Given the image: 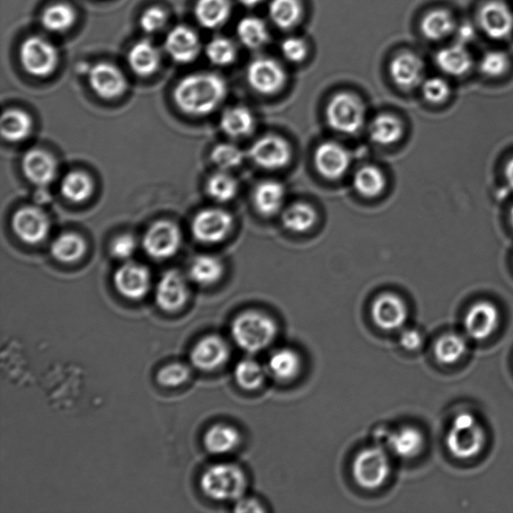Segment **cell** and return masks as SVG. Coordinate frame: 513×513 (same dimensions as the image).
<instances>
[{"label":"cell","mask_w":513,"mask_h":513,"mask_svg":"<svg viewBox=\"0 0 513 513\" xmlns=\"http://www.w3.org/2000/svg\"><path fill=\"white\" fill-rule=\"evenodd\" d=\"M228 86L216 73H194L182 77L173 91L178 108L190 116L211 114L227 97Z\"/></svg>","instance_id":"1"},{"label":"cell","mask_w":513,"mask_h":513,"mask_svg":"<svg viewBox=\"0 0 513 513\" xmlns=\"http://www.w3.org/2000/svg\"><path fill=\"white\" fill-rule=\"evenodd\" d=\"M231 335L240 349L256 354L266 350L275 341L278 325L263 312L245 311L233 320Z\"/></svg>","instance_id":"2"},{"label":"cell","mask_w":513,"mask_h":513,"mask_svg":"<svg viewBox=\"0 0 513 513\" xmlns=\"http://www.w3.org/2000/svg\"><path fill=\"white\" fill-rule=\"evenodd\" d=\"M199 488L208 499L217 501H238L248 488L244 471L234 464H217L208 467L199 480Z\"/></svg>","instance_id":"3"},{"label":"cell","mask_w":513,"mask_h":513,"mask_svg":"<svg viewBox=\"0 0 513 513\" xmlns=\"http://www.w3.org/2000/svg\"><path fill=\"white\" fill-rule=\"evenodd\" d=\"M482 425L471 412H460L452 420L446 443L452 456L472 459L480 456L485 445Z\"/></svg>","instance_id":"4"},{"label":"cell","mask_w":513,"mask_h":513,"mask_svg":"<svg viewBox=\"0 0 513 513\" xmlns=\"http://www.w3.org/2000/svg\"><path fill=\"white\" fill-rule=\"evenodd\" d=\"M391 468L386 450L380 446H374L362 449L355 456L352 475L361 489L376 491L388 481Z\"/></svg>","instance_id":"5"},{"label":"cell","mask_w":513,"mask_h":513,"mask_svg":"<svg viewBox=\"0 0 513 513\" xmlns=\"http://www.w3.org/2000/svg\"><path fill=\"white\" fill-rule=\"evenodd\" d=\"M365 116L367 111L362 101L351 93H336L326 108V118L330 128L345 135L360 132L367 119Z\"/></svg>","instance_id":"6"},{"label":"cell","mask_w":513,"mask_h":513,"mask_svg":"<svg viewBox=\"0 0 513 513\" xmlns=\"http://www.w3.org/2000/svg\"><path fill=\"white\" fill-rule=\"evenodd\" d=\"M21 64L26 73L36 77H48L56 72L59 62L57 48L41 36H31L20 48Z\"/></svg>","instance_id":"7"},{"label":"cell","mask_w":513,"mask_h":513,"mask_svg":"<svg viewBox=\"0 0 513 513\" xmlns=\"http://www.w3.org/2000/svg\"><path fill=\"white\" fill-rule=\"evenodd\" d=\"M181 233L175 223L163 220L152 224L143 238V248L155 260H166L178 253Z\"/></svg>","instance_id":"8"},{"label":"cell","mask_w":513,"mask_h":513,"mask_svg":"<svg viewBox=\"0 0 513 513\" xmlns=\"http://www.w3.org/2000/svg\"><path fill=\"white\" fill-rule=\"evenodd\" d=\"M246 76L251 89L263 95L279 93L287 83L284 66L271 57H258L252 60Z\"/></svg>","instance_id":"9"},{"label":"cell","mask_w":513,"mask_h":513,"mask_svg":"<svg viewBox=\"0 0 513 513\" xmlns=\"http://www.w3.org/2000/svg\"><path fill=\"white\" fill-rule=\"evenodd\" d=\"M234 227L233 216L219 208H204L192 222L193 236L206 244H215L227 238Z\"/></svg>","instance_id":"10"},{"label":"cell","mask_w":513,"mask_h":513,"mask_svg":"<svg viewBox=\"0 0 513 513\" xmlns=\"http://www.w3.org/2000/svg\"><path fill=\"white\" fill-rule=\"evenodd\" d=\"M291 155L288 142L276 135L259 137L249 149L251 161L265 170L283 169L290 163Z\"/></svg>","instance_id":"11"},{"label":"cell","mask_w":513,"mask_h":513,"mask_svg":"<svg viewBox=\"0 0 513 513\" xmlns=\"http://www.w3.org/2000/svg\"><path fill=\"white\" fill-rule=\"evenodd\" d=\"M477 22L485 36L492 40H506L513 33V13L500 0H490L477 13Z\"/></svg>","instance_id":"12"},{"label":"cell","mask_w":513,"mask_h":513,"mask_svg":"<svg viewBox=\"0 0 513 513\" xmlns=\"http://www.w3.org/2000/svg\"><path fill=\"white\" fill-rule=\"evenodd\" d=\"M12 227L16 236L26 244L36 245L48 237L50 222L40 208L26 206L15 212Z\"/></svg>","instance_id":"13"},{"label":"cell","mask_w":513,"mask_h":513,"mask_svg":"<svg viewBox=\"0 0 513 513\" xmlns=\"http://www.w3.org/2000/svg\"><path fill=\"white\" fill-rule=\"evenodd\" d=\"M164 49L173 62L187 65L195 62L201 54L202 41L194 29L178 25L168 32Z\"/></svg>","instance_id":"14"},{"label":"cell","mask_w":513,"mask_h":513,"mask_svg":"<svg viewBox=\"0 0 513 513\" xmlns=\"http://www.w3.org/2000/svg\"><path fill=\"white\" fill-rule=\"evenodd\" d=\"M231 349L227 341L219 335H207L194 345L190 353V363L202 371H214L224 367L230 359Z\"/></svg>","instance_id":"15"},{"label":"cell","mask_w":513,"mask_h":513,"mask_svg":"<svg viewBox=\"0 0 513 513\" xmlns=\"http://www.w3.org/2000/svg\"><path fill=\"white\" fill-rule=\"evenodd\" d=\"M189 298V286L179 270L172 269L164 273L155 286L156 305L163 311L175 313L185 306Z\"/></svg>","instance_id":"16"},{"label":"cell","mask_w":513,"mask_h":513,"mask_svg":"<svg viewBox=\"0 0 513 513\" xmlns=\"http://www.w3.org/2000/svg\"><path fill=\"white\" fill-rule=\"evenodd\" d=\"M408 314L410 312L406 303L396 294H381L372 303L371 317L374 324L385 332H395L402 328Z\"/></svg>","instance_id":"17"},{"label":"cell","mask_w":513,"mask_h":513,"mask_svg":"<svg viewBox=\"0 0 513 513\" xmlns=\"http://www.w3.org/2000/svg\"><path fill=\"white\" fill-rule=\"evenodd\" d=\"M92 90L104 100L121 97L128 90V81L123 71L114 64L101 62L89 71Z\"/></svg>","instance_id":"18"},{"label":"cell","mask_w":513,"mask_h":513,"mask_svg":"<svg viewBox=\"0 0 513 513\" xmlns=\"http://www.w3.org/2000/svg\"><path fill=\"white\" fill-rule=\"evenodd\" d=\"M500 311L490 301H478L466 312L464 326L466 336L474 341H483L497 332Z\"/></svg>","instance_id":"19"},{"label":"cell","mask_w":513,"mask_h":513,"mask_svg":"<svg viewBox=\"0 0 513 513\" xmlns=\"http://www.w3.org/2000/svg\"><path fill=\"white\" fill-rule=\"evenodd\" d=\"M114 285L123 297L140 300L146 297L152 286L149 269L140 263L126 262L114 275Z\"/></svg>","instance_id":"20"},{"label":"cell","mask_w":513,"mask_h":513,"mask_svg":"<svg viewBox=\"0 0 513 513\" xmlns=\"http://www.w3.org/2000/svg\"><path fill=\"white\" fill-rule=\"evenodd\" d=\"M317 171L326 179H341L349 170L351 155L342 145L336 142L321 144L314 155Z\"/></svg>","instance_id":"21"},{"label":"cell","mask_w":513,"mask_h":513,"mask_svg":"<svg viewBox=\"0 0 513 513\" xmlns=\"http://www.w3.org/2000/svg\"><path fill=\"white\" fill-rule=\"evenodd\" d=\"M389 73L399 89L413 90L424 81L423 60L414 52H400L390 63Z\"/></svg>","instance_id":"22"},{"label":"cell","mask_w":513,"mask_h":513,"mask_svg":"<svg viewBox=\"0 0 513 513\" xmlns=\"http://www.w3.org/2000/svg\"><path fill=\"white\" fill-rule=\"evenodd\" d=\"M22 171L32 184L49 186L57 178V163L47 151L32 149L23 156Z\"/></svg>","instance_id":"23"},{"label":"cell","mask_w":513,"mask_h":513,"mask_svg":"<svg viewBox=\"0 0 513 513\" xmlns=\"http://www.w3.org/2000/svg\"><path fill=\"white\" fill-rule=\"evenodd\" d=\"M128 64L138 76H151L162 64V52L158 46L149 40H138L128 52Z\"/></svg>","instance_id":"24"},{"label":"cell","mask_w":513,"mask_h":513,"mask_svg":"<svg viewBox=\"0 0 513 513\" xmlns=\"http://www.w3.org/2000/svg\"><path fill=\"white\" fill-rule=\"evenodd\" d=\"M386 447L393 454L402 459L420 456L425 445L423 433L414 426H403L394 431H387Z\"/></svg>","instance_id":"25"},{"label":"cell","mask_w":513,"mask_h":513,"mask_svg":"<svg viewBox=\"0 0 513 513\" xmlns=\"http://www.w3.org/2000/svg\"><path fill=\"white\" fill-rule=\"evenodd\" d=\"M436 64L443 74L460 77L472 71L473 58L463 43H456L438 50Z\"/></svg>","instance_id":"26"},{"label":"cell","mask_w":513,"mask_h":513,"mask_svg":"<svg viewBox=\"0 0 513 513\" xmlns=\"http://www.w3.org/2000/svg\"><path fill=\"white\" fill-rule=\"evenodd\" d=\"M233 12L232 0H197L195 19L206 30H218L228 22Z\"/></svg>","instance_id":"27"},{"label":"cell","mask_w":513,"mask_h":513,"mask_svg":"<svg viewBox=\"0 0 513 513\" xmlns=\"http://www.w3.org/2000/svg\"><path fill=\"white\" fill-rule=\"evenodd\" d=\"M302 368L300 355L290 348L274 351L268 359V376L279 382H289L299 376Z\"/></svg>","instance_id":"28"},{"label":"cell","mask_w":513,"mask_h":513,"mask_svg":"<svg viewBox=\"0 0 513 513\" xmlns=\"http://www.w3.org/2000/svg\"><path fill=\"white\" fill-rule=\"evenodd\" d=\"M241 434L229 424H215L205 433L203 442L208 454L224 456L236 450L241 443Z\"/></svg>","instance_id":"29"},{"label":"cell","mask_w":513,"mask_h":513,"mask_svg":"<svg viewBox=\"0 0 513 513\" xmlns=\"http://www.w3.org/2000/svg\"><path fill=\"white\" fill-rule=\"evenodd\" d=\"M286 190L280 181L267 180L255 188L253 202L256 210L263 216L279 213L285 202Z\"/></svg>","instance_id":"30"},{"label":"cell","mask_w":513,"mask_h":513,"mask_svg":"<svg viewBox=\"0 0 513 513\" xmlns=\"http://www.w3.org/2000/svg\"><path fill=\"white\" fill-rule=\"evenodd\" d=\"M457 29L454 14L443 8L426 13L420 22L422 36L430 41H441L449 38Z\"/></svg>","instance_id":"31"},{"label":"cell","mask_w":513,"mask_h":513,"mask_svg":"<svg viewBox=\"0 0 513 513\" xmlns=\"http://www.w3.org/2000/svg\"><path fill=\"white\" fill-rule=\"evenodd\" d=\"M255 117L248 108L232 107L226 110L220 119L223 132L233 138L250 136L254 132Z\"/></svg>","instance_id":"32"},{"label":"cell","mask_w":513,"mask_h":513,"mask_svg":"<svg viewBox=\"0 0 513 513\" xmlns=\"http://www.w3.org/2000/svg\"><path fill=\"white\" fill-rule=\"evenodd\" d=\"M303 13L300 0H271L268 6L270 20L282 31H290L297 26Z\"/></svg>","instance_id":"33"},{"label":"cell","mask_w":513,"mask_h":513,"mask_svg":"<svg viewBox=\"0 0 513 513\" xmlns=\"http://www.w3.org/2000/svg\"><path fill=\"white\" fill-rule=\"evenodd\" d=\"M77 20L75 8L66 3L50 4L43 10L40 22L43 29L51 33H64L73 28Z\"/></svg>","instance_id":"34"},{"label":"cell","mask_w":513,"mask_h":513,"mask_svg":"<svg viewBox=\"0 0 513 513\" xmlns=\"http://www.w3.org/2000/svg\"><path fill=\"white\" fill-rule=\"evenodd\" d=\"M368 130L371 140L381 146L394 145L403 135L402 120L390 114H381L374 118Z\"/></svg>","instance_id":"35"},{"label":"cell","mask_w":513,"mask_h":513,"mask_svg":"<svg viewBox=\"0 0 513 513\" xmlns=\"http://www.w3.org/2000/svg\"><path fill=\"white\" fill-rule=\"evenodd\" d=\"M86 252V243L80 234L64 233L59 234L50 245L52 257L62 263H74L80 260Z\"/></svg>","instance_id":"36"},{"label":"cell","mask_w":513,"mask_h":513,"mask_svg":"<svg viewBox=\"0 0 513 513\" xmlns=\"http://www.w3.org/2000/svg\"><path fill=\"white\" fill-rule=\"evenodd\" d=\"M224 274V265L219 258L212 255L196 257L189 268L190 280L199 286H211L218 282Z\"/></svg>","instance_id":"37"},{"label":"cell","mask_w":513,"mask_h":513,"mask_svg":"<svg viewBox=\"0 0 513 513\" xmlns=\"http://www.w3.org/2000/svg\"><path fill=\"white\" fill-rule=\"evenodd\" d=\"M236 31L242 45L252 50L265 47L270 40L266 22L256 16H246L242 19Z\"/></svg>","instance_id":"38"},{"label":"cell","mask_w":513,"mask_h":513,"mask_svg":"<svg viewBox=\"0 0 513 513\" xmlns=\"http://www.w3.org/2000/svg\"><path fill=\"white\" fill-rule=\"evenodd\" d=\"M468 349L466 337L451 332L440 336L434 344V356L443 365L457 363L464 358Z\"/></svg>","instance_id":"39"},{"label":"cell","mask_w":513,"mask_h":513,"mask_svg":"<svg viewBox=\"0 0 513 513\" xmlns=\"http://www.w3.org/2000/svg\"><path fill=\"white\" fill-rule=\"evenodd\" d=\"M32 119L22 110H7L2 118V134L5 140L22 142L32 132Z\"/></svg>","instance_id":"40"},{"label":"cell","mask_w":513,"mask_h":513,"mask_svg":"<svg viewBox=\"0 0 513 513\" xmlns=\"http://www.w3.org/2000/svg\"><path fill=\"white\" fill-rule=\"evenodd\" d=\"M93 192V181L88 173L82 171L69 172L60 182V193L74 203L85 201Z\"/></svg>","instance_id":"41"},{"label":"cell","mask_w":513,"mask_h":513,"mask_svg":"<svg viewBox=\"0 0 513 513\" xmlns=\"http://www.w3.org/2000/svg\"><path fill=\"white\" fill-rule=\"evenodd\" d=\"M356 190L367 198H376L384 192L386 187V179L384 172L376 166H363L356 171L353 178Z\"/></svg>","instance_id":"42"},{"label":"cell","mask_w":513,"mask_h":513,"mask_svg":"<svg viewBox=\"0 0 513 513\" xmlns=\"http://www.w3.org/2000/svg\"><path fill=\"white\" fill-rule=\"evenodd\" d=\"M267 376L266 367L249 358L240 360L234 369V380L241 388L247 391H255L262 387Z\"/></svg>","instance_id":"43"},{"label":"cell","mask_w":513,"mask_h":513,"mask_svg":"<svg viewBox=\"0 0 513 513\" xmlns=\"http://www.w3.org/2000/svg\"><path fill=\"white\" fill-rule=\"evenodd\" d=\"M316 221V211L308 204H293L286 208L282 214L284 227L293 233H305L315 225Z\"/></svg>","instance_id":"44"},{"label":"cell","mask_w":513,"mask_h":513,"mask_svg":"<svg viewBox=\"0 0 513 513\" xmlns=\"http://www.w3.org/2000/svg\"><path fill=\"white\" fill-rule=\"evenodd\" d=\"M238 181L227 171L217 172L207 181V192L217 202L231 201L238 193Z\"/></svg>","instance_id":"45"},{"label":"cell","mask_w":513,"mask_h":513,"mask_svg":"<svg viewBox=\"0 0 513 513\" xmlns=\"http://www.w3.org/2000/svg\"><path fill=\"white\" fill-rule=\"evenodd\" d=\"M205 55L211 64L224 67L234 63L238 57V49L230 39L217 37L208 41Z\"/></svg>","instance_id":"46"},{"label":"cell","mask_w":513,"mask_h":513,"mask_svg":"<svg viewBox=\"0 0 513 513\" xmlns=\"http://www.w3.org/2000/svg\"><path fill=\"white\" fill-rule=\"evenodd\" d=\"M211 159L220 170L229 172L241 166L245 160V154L233 144H220L214 147Z\"/></svg>","instance_id":"47"},{"label":"cell","mask_w":513,"mask_h":513,"mask_svg":"<svg viewBox=\"0 0 513 513\" xmlns=\"http://www.w3.org/2000/svg\"><path fill=\"white\" fill-rule=\"evenodd\" d=\"M190 377V369L186 364L173 362L164 365L155 374V380L163 387H178L185 385Z\"/></svg>","instance_id":"48"},{"label":"cell","mask_w":513,"mask_h":513,"mask_svg":"<svg viewBox=\"0 0 513 513\" xmlns=\"http://www.w3.org/2000/svg\"><path fill=\"white\" fill-rule=\"evenodd\" d=\"M510 58L506 51L490 50L485 52L480 62V71L489 77H500L509 71Z\"/></svg>","instance_id":"49"},{"label":"cell","mask_w":513,"mask_h":513,"mask_svg":"<svg viewBox=\"0 0 513 513\" xmlns=\"http://www.w3.org/2000/svg\"><path fill=\"white\" fill-rule=\"evenodd\" d=\"M423 98L430 103H443L451 95V86L445 78L432 76L426 78L421 84Z\"/></svg>","instance_id":"50"},{"label":"cell","mask_w":513,"mask_h":513,"mask_svg":"<svg viewBox=\"0 0 513 513\" xmlns=\"http://www.w3.org/2000/svg\"><path fill=\"white\" fill-rule=\"evenodd\" d=\"M168 21L169 15L166 10L159 5H154L146 8L143 13L140 17V25L144 32L155 34L166 28Z\"/></svg>","instance_id":"51"},{"label":"cell","mask_w":513,"mask_h":513,"mask_svg":"<svg viewBox=\"0 0 513 513\" xmlns=\"http://www.w3.org/2000/svg\"><path fill=\"white\" fill-rule=\"evenodd\" d=\"M280 50L286 60L291 64H300L308 55V47L301 38L290 37L281 43Z\"/></svg>","instance_id":"52"},{"label":"cell","mask_w":513,"mask_h":513,"mask_svg":"<svg viewBox=\"0 0 513 513\" xmlns=\"http://www.w3.org/2000/svg\"><path fill=\"white\" fill-rule=\"evenodd\" d=\"M137 250V240L132 234H119L111 244V254L118 260L128 261Z\"/></svg>","instance_id":"53"},{"label":"cell","mask_w":513,"mask_h":513,"mask_svg":"<svg viewBox=\"0 0 513 513\" xmlns=\"http://www.w3.org/2000/svg\"><path fill=\"white\" fill-rule=\"evenodd\" d=\"M399 342L405 350L416 351L420 349L423 344V336L419 330L413 328L406 329L400 335Z\"/></svg>","instance_id":"54"},{"label":"cell","mask_w":513,"mask_h":513,"mask_svg":"<svg viewBox=\"0 0 513 513\" xmlns=\"http://www.w3.org/2000/svg\"><path fill=\"white\" fill-rule=\"evenodd\" d=\"M234 511L237 512H263L264 509L259 501L253 499H245L243 497L238 501H236V508H234Z\"/></svg>","instance_id":"55"},{"label":"cell","mask_w":513,"mask_h":513,"mask_svg":"<svg viewBox=\"0 0 513 513\" xmlns=\"http://www.w3.org/2000/svg\"><path fill=\"white\" fill-rule=\"evenodd\" d=\"M458 42L463 43V45H466L467 42L472 41L474 39L475 31L473 26L469 23H464L462 25H457V29L456 31Z\"/></svg>","instance_id":"56"},{"label":"cell","mask_w":513,"mask_h":513,"mask_svg":"<svg viewBox=\"0 0 513 513\" xmlns=\"http://www.w3.org/2000/svg\"><path fill=\"white\" fill-rule=\"evenodd\" d=\"M506 179L509 186L513 190V156L507 164Z\"/></svg>","instance_id":"57"},{"label":"cell","mask_w":513,"mask_h":513,"mask_svg":"<svg viewBox=\"0 0 513 513\" xmlns=\"http://www.w3.org/2000/svg\"><path fill=\"white\" fill-rule=\"evenodd\" d=\"M238 3L244 7L253 8L263 3V0H238Z\"/></svg>","instance_id":"58"},{"label":"cell","mask_w":513,"mask_h":513,"mask_svg":"<svg viewBox=\"0 0 513 513\" xmlns=\"http://www.w3.org/2000/svg\"><path fill=\"white\" fill-rule=\"evenodd\" d=\"M509 217H510V223H511V226H512V228H513V207L511 208L510 216H509Z\"/></svg>","instance_id":"59"}]
</instances>
